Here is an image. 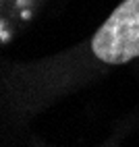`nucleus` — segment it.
<instances>
[{"label": "nucleus", "mask_w": 139, "mask_h": 147, "mask_svg": "<svg viewBox=\"0 0 139 147\" xmlns=\"http://www.w3.org/2000/svg\"><path fill=\"white\" fill-rule=\"evenodd\" d=\"M92 48L100 60L110 64L139 56V0H125L116 8L96 33Z\"/></svg>", "instance_id": "f257e3e1"}]
</instances>
